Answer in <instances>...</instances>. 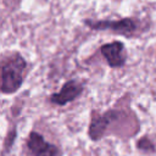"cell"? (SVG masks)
Wrapping results in <instances>:
<instances>
[{
  "instance_id": "cell-5",
  "label": "cell",
  "mask_w": 156,
  "mask_h": 156,
  "mask_svg": "<svg viewBox=\"0 0 156 156\" xmlns=\"http://www.w3.org/2000/svg\"><path fill=\"white\" fill-rule=\"evenodd\" d=\"M101 54L105 57L110 67L119 68L126 65L127 55L124 51V45L121 41H112L101 46Z\"/></svg>"
},
{
  "instance_id": "cell-6",
  "label": "cell",
  "mask_w": 156,
  "mask_h": 156,
  "mask_svg": "<svg viewBox=\"0 0 156 156\" xmlns=\"http://www.w3.org/2000/svg\"><path fill=\"white\" fill-rule=\"evenodd\" d=\"M119 116V112L118 111H115V110H110L102 115H99L96 117H94L91 119V123L89 126V136L91 140L96 141L99 139L102 138L106 128L108 124H111L115 119H117V117Z\"/></svg>"
},
{
  "instance_id": "cell-2",
  "label": "cell",
  "mask_w": 156,
  "mask_h": 156,
  "mask_svg": "<svg viewBox=\"0 0 156 156\" xmlns=\"http://www.w3.org/2000/svg\"><path fill=\"white\" fill-rule=\"evenodd\" d=\"M84 23L94 30H111L117 34L130 37L135 33L138 24L132 18H122L119 21H93L85 20Z\"/></svg>"
},
{
  "instance_id": "cell-1",
  "label": "cell",
  "mask_w": 156,
  "mask_h": 156,
  "mask_svg": "<svg viewBox=\"0 0 156 156\" xmlns=\"http://www.w3.org/2000/svg\"><path fill=\"white\" fill-rule=\"evenodd\" d=\"M26 66V60L18 52L4 58L1 65V91L4 94L16 93L22 87Z\"/></svg>"
},
{
  "instance_id": "cell-4",
  "label": "cell",
  "mask_w": 156,
  "mask_h": 156,
  "mask_svg": "<svg viewBox=\"0 0 156 156\" xmlns=\"http://www.w3.org/2000/svg\"><path fill=\"white\" fill-rule=\"evenodd\" d=\"M83 89H84L83 84L79 83L78 80H76V79L67 80L62 85V88L58 93H54L50 95V101L55 105L63 106L68 102H72L77 98H79L83 93Z\"/></svg>"
},
{
  "instance_id": "cell-7",
  "label": "cell",
  "mask_w": 156,
  "mask_h": 156,
  "mask_svg": "<svg viewBox=\"0 0 156 156\" xmlns=\"http://www.w3.org/2000/svg\"><path fill=\"white\" fill-rule=\"evenodd\" d=\"M138 149H140L143 151H155L154 144L150 143V140L147 138H141L138 141Z\"/></svg>"
},
{
  "instance_id": "cell-3",
  "label": "cell",
  "mask_w": 156,
  "mask_h": 156,
  "mask_svg": "<svg viewBox=\"0 0 156 156\" xmlns=\"http://www.w3.org/2000/svg\"><path fill=\"white\" fill-rule=\"evenodd\" d=\"M27 149L30 156H60L56 145L46 141L44 136L37 132H30L27 140Z\"/></svg>"
}]
</instances>
